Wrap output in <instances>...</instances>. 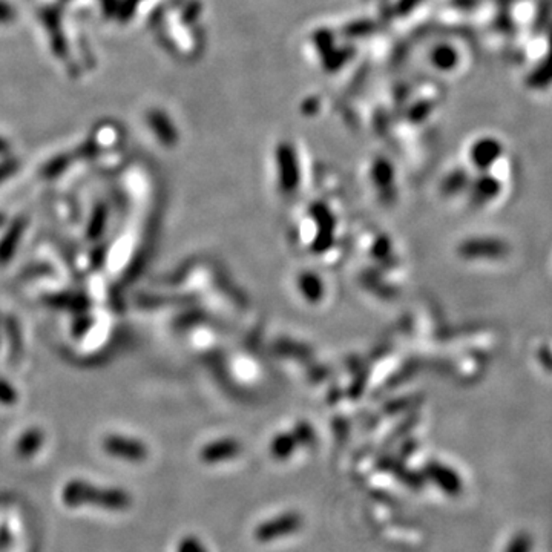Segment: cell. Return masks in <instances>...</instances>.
Listing matches in <instances>:
<instances>
[{"label": "cell", "instance_id": "9c48e42d", "mask_svg": "<svg viewBox=\"0 0 552 552\" xmlns=\"http://www.w3.org/2000/svg\"><path fill=\"white\" fill-rule=\"evenodd\" d=\"M539 360H540L543 367H546V370L552 371V356L546 355V353L542 350V353L539 351Z\"/></svg>", "mask_w": 552, "mask_h": 552}, {"label": "cell", "instance_id": "8992f818", "mask_svg": "<svg viewBox=\"0 0 552 552\" xmlns=\"http://www.w3.org/2000/svg\"><path fill=\"white\" fill-rule=\"evenodd\" d=\"M104 224H106V209L103 206L97 208L94 215L91 218V223H89V228H88V235L89 238H98L102 235V232L104 229Z\"/></svg>", "mask_w": 552, "mask_h": 552}, {"label": "cell", "instance_id": "3957f363", "mask_svg": "<svg viewBox=\"0 0 552 552\" xmlns=\"http://www.w3.org/2000/svg\"><path fill=\"white\" fill-rule=\"evenodd\" d=\"M26 228V221L24 218L14 219L11 228L6 230L5 235L0 239V264H6L16 253L20 239H22L24 230Z\"/></svg>", "mask_w": 552, "mask_h": 552}, {"label": "cell", "instance_id": "ba28073f", "mask_svg": "<svg viewBox=\"0 0 552 552\" xmlns=\"http://www.w3.org/2000/svg\"><path fill=\"white\" fill-rule=\"evenodd\" d=\"M178 552H203L200 543L195 542L194 539H186L181 544Z\"/></svg>", "mask_w": 552, "mask_h": 552}, {"label": "cell", "instance_id": "5b68a950", "mask_svg": "<svg viewBox=\"0 0 552 552\" xmlns=\"http://www.w3.org/2000/svg\"><path fill=\"white\" fill-rule=\"evenodd\" d=\"M6 335L10 338L11 355L17 358L20 350H22V344H20V338L22 336H20V329L14 318H8V320H6Z\"/></svg>", "mask_w": 552, "mask_h": 552}, {"label": "cell", "instance_id": "6da1fadb", "mask_svg": "<svg viewBox=\"0 0 552 552\" xmlns=\"http://www.w3.org/2000/svg\"><path fill=\"white\" fill-rule=\"evenodd\" d=\"M63 504L69 508L95 506L106 511H126L132 506L131 494L120 488L95 486L84 480H71L63 488Z\"/></svg>", "mask_w": 552, "mask_h": 552}, {"label": "cell", "instance_id": "52a82bcc", "mask_svg": "<svg viewBox=\"0 0 552 552\" xmlns=\"http://www.w3.org/2000/svg\"><path fill=\"white\" fill-rule=\"evenodd\" d=\"M17 401V393L14 387L10 385L5 379L0 378V403L3 405H12Z\"/></svg>", "mask_w": 552, "mask_h": 552}, {"label": "cell", "instance_id": "7a4b0ae2", "mask_svg": "<svg viewBox=\"0 0 552 552\" xmlns=\"http://www.w3.org/2000/svg\"><path fill=\"white\" fill-rule=\"evenodd\" d=\"M103 450L116 459L127 460V462H141L147 456L146 445L138 439L111 434L103 439Z\"/></svg>", "mask_w": 552, "mask_h": 552}, {"label": "cell", "instance_id": "277c9868", "mask_svg": "<svg viewBox=\"0 0 552 552\" xmlns=\"http://www.w3.org/2000/svg\"><path fill=\"white\" fill-rule=\"evenodd\" d=\"M44 445V433L39 428H30L20 436L16 445L17 454L22 459H30Z\"/></svg>", "mask_w": 552, "mask_h": 552}, {"label": "cell", "instance_id": "30bf717a", "mask_svg": "<svg viewBox=\"0 0 552 552\" xmlns=\"http://www.w3.org/2000/svg\"><path fill=\"white\" fill-rule=\"evenodd\" d=\"M5 223H6L5 215H3V214H0V228H2V226H5Z\"/></svg>", "mask_w": 552, "mask_h": 552}]
</instances>
